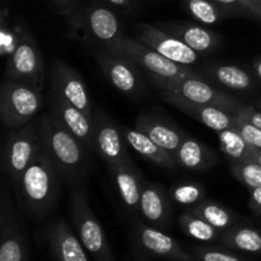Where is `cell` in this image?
Instances as JSON below:
<instances>
[{
	"instance_id": "1",
	"label": "cell",
	"mask_w": 261,
	"mask_h": 261,
	"mask_svg": "<svg viewBox=\"0 0 261 261\" xmlns=\"http://www.w3.org/2000/svg\"><path fill=\"white\" fill-rule=\"evenodd\" d=\"M61 175L45 149L40 150L17 184V195L25 213L43 218L53 212L60 194Z\"/></svg>"
},
{
	"instance_id": "2",
	"label": "cell",
	"mask_w": 261,
	"mask_h": 261,
	"mask_svg": "<svg viewBox=\"0 0 261 261\" xmlns=\"http://www.w3.org/2000/svg\"><path fill=\"white\" fill-rule=\"evenodd\" d=\"M43 149L58 167L61 177L70 184H78L88 173V152L86 145L71 134L54 114L40 120Z\"/></svg>"
},
{
	"instance_id": "3",
	"label": "cell",
	"mask_w": 261,
	"mask_h": 261,
	"mask_svg": "<svg viewBox=\"0 0 261 261\" xmlns=\"http://www.w3.org/2000/svg\"><path fill=\"white\" fill-rule=\"evenodd\" d=\"M43 105L42 89L5 78L0 89V116L7 129H19L35 120Z\"/></svg>"
},
{
	"instance_id": "4",
	"label": "cell",
	"mask_w": 261,
	"mask_h": 261,
	"mask_svg": "<svg viewBox=\"0 0 261 261\" xmlns=\"http://www.w3.org/2000/svg\"><path fill=\"white\" fill-rule=\"evenodd\" d=\"M42 147L40 120H33L19 129L10 130L5 138L2 153V168L4 175L13 181V184H17Z\"/></svg>"
},
{
	"instance_id": "5",
	"label": "cell",
	"mask_w": 261,
	"mask_h": 261,
	"mask_svg": "<svg viewBox=\"0 0 261 261\" xmlns=\"http://www.w3.org/2000/svg\"><path fill=\"white\" fill-rule=\"evenodd\" d=\"M116 54L132 59L142 70L149 75L152 82L175 81V79L196 75L195 71L188 66L171 61L170 59L165 58L140 41L126 36H124L120 42Z\"/></svg>"
},
{
	"instance_id": "6",
	"label": "cell",
	"mask_w": 261,
	"mask_h": 261,
	"mask_svg": "<svg viewBox=\"0 0 261 261\" xmlns=\"http://www.w3.org/2000/svg\"><path fill=\"white\" fill-rule=\"evenodd\" d=\"M43 73L45 64L35 37L27 28L19 25L18 43L7 59L5 78L42 89Z\"/></svg>"
},
{
	"instance_id": "7",
	"label": "cell",
	"mask_w": 261,
	"mask_h": 261,
	"mask_svg": "<svg viewBox=\"0 0 261 261\" xmlns=\"http://www.w3.org/2000/svg\"><path fill=\"white\" fill-rule=\"evenodd\" d=\"M70 216L76 234L87 251L98 261H114L103 228L89 206L83 190H75L71 195Z\"/></svg>"
},
{
	"instance_id": "8",
	"label": "cell",
	"mask_w": 261,
	"mask_h": 261,
	"mask_svg": "<svg viewBox=\"0 0 261 261\" xmlns=\"http://www.w3.org/2000/svg\"><path fill=\"white\" fill-rule=\"evenodd\" d=\"M153 84L157 89H167L196 103L219 107L234 115L244 106V103L239 101L236 97L216 88L198 74L193 76H186V78L175 79V81L153 82Z\"/></svg>"
},
{
	"instance_id": "9",
	"label": "cell",
	"mask_w": 261,
	"mask_h": 261,
	"mask_svg": "<svg viewBox=\"0 0 261 261\" xmlns=\"http://www.w3.org/2000/svg\"><path fill=\"white\" fill-rule=\"evenodd\" d=\"M0 261H27V242L10 199L7 180L0 196Z\"/></svg>"
},
{
	"instance_id": "10",
	"label": "cell",
	"mask_w": 261,
	"mask_h": 261,
	"mask_svg": "<svg viewBox=\"0 0 261 261\" xmlns=\"http://www.w3.org/2000/svg\"><path fill=\"white\" fill-rule=\"evenodd\" d=\"M94 150L107 165L109 170L132 162L126 149V140L121 125L99 110H94Z\"/></svg>"
},
{
	"instance_id": "11",
	"label": "cell",
	"mask_w": 261,
	"mask_h": 261,
	"mask_svg": "<svg viewBox=\"0 0 261 261\" xmlns=\"http://www.w3.org/2000/svg\"><path fill=\"white\" fill-rule=\"evenodd\" d=\"M135 35L138 41L181 65H195L201 59L200 54L186 45L180 37L157 25L140 23L138 24Z\"/></svg>"
},
{
	"instance_id": "12",
	"label": "cell",
	"mask_w": 261,
	"mask_h": 261,
	"mask_svg": "<svg viewBox=\"0 0 261 261\" xmlns=\"http://www.w3.org/2000/svg\"><path fill=\"white\" fill-rule=\"evenodd\" d=\"M51 93L83 111L93 119L94 110L84 79L71 66L55 60L51 70Z\"/></svg>"
},
{
	"instance_id": "13",
	"label": "cell",
	"mask_w": 261,
	"mask_h": 261,
	"mask_svg": "<svg viewBox=\"0 0 261 261\" xmlns=\"http://www.w3.org/2000/svg\"><path fill=\"white\" fill-rule=\"evenodd\" d=\"M96 60L102 73L117 91L129 97H135L142 93L144 89L140 74L142 69L132 59L103 50L97 54Z\"/></svg>"
},
{
	"instance_id": "14",
	"label": "cell",
	"mask_w": 261,
	"mask_h": 261,
	"mask_svg": "<svg viewBox=\"0 0 261 261\" xmlns=\"http://www.w3.org/2000/svg\"><path fill=\"white\" fill-rule=\"evenodd\" d=\"M83 23L93 40L103 46L105 51L116 54L124 36L116 14L110 8L98 2L91 3L84 12Z\"/></svg>"
},
{
	"instance_id": "15",
	"label": "cell",
	"mask_w": 261,
	"mask_h": 261,
	"mask_svg": "<svg viewBox=\"0 0 261 261\" xmlns=\"http://www.w3.org/2000/svg\"><path fill=\"white\" fill-rule=\"evenodd\" d=\"M161 98L165 99L171 106L176 107L177 110L182 111L184 114L189 115L190 117L195 119L196 121L201 122L203 125L208 126L209 129L214 130L216 133L222 132L226 129H234L237 125V116L234 114L222 110L219 107L209 106V105L196 103V102L186 99L173 92L167 89L158 88Z\"/></svg>"
},
{
	"instance_id": "16",
	"label": "cell",
	"mask_w": 261,
	"mask_h": 261,
	"mask_svg": "<svg viewBox=\"0 0 261 261\" xmlns=\"http://www.w3.org/2000/svg\"><path fill=\"white\" fill-rule=\"evenodd\" d=\"M50 105L51 114L55 115L59 121L86 145L87 149L94 150L93 119L53 93H50Z\"/></svg>"
},
{
	"instance_id": "17",
	"label": "cell",
	"mask_w": 261,
	"mask_h": 261,
	"mask_svg": "<svg viewBox=\"0 0 261 261\" xmlns=\"http://www.w3.org/2000/svg\"><path fill=\"white\" fill-rule=\"evenodd\" d=\"M134 232L142 249L154 256H160L171 261H195L188 252L181 249L176 240L163 233L155 227L137 222Z\"/></svg>"
},
{
	"instance_id": "18",
	"label": "cell",
	"mask_w": 261,
	"mask_h": 261,
	"mask_svg": "<svg viewBox=\"0 0 261 261\" xmlns=\"http://www.w3.org/2000/svg\"><path fill=\"white\" fill-rule=\"evenodd\" d=\"M139 213L150 226L158 229L167 228L172 217V200L170 199L168 191L158 184L144 181Z\"/></svg>"
},
{
	"instance_id": "19",
	"label": "cell",
	"mask_w": 261,
	"mask_h": 261,
	"mask_svg": "<svg viewBox=\"0 0 261 261\" xmlns=\"http://www.w3.org/2000/svg\"><path fill=\"white\" fill-rule=\"evenodd\" d=\"M48 242L58 261H88L86 247L63 219L56 221L48 228Z\"/></svg>"
},
{
	"instance_id": "20",
	"label": "cell",
	"mask_w": 261,
	"mask_h": 261,
	"mask_svg": "<svg viewBox=\"0 0 261 261\" xmlns=\"http://www.w3.org/2000/svg\"><path fill=\"white\" fill-rule=\"evenodd\" d=\"M134 127L144 133L153 142L172 154L180 147L182 140L188 137L182 130L176 127L175 125L170 124L153 114H140L135 121Z\"/></svg>"
},
{
	"instance_id": "21",
	"label": "cell",
	"mask_w": 261,
	"mask_h": 261,
	"mask_svg": "<svg viewBox=\"0 0 261 261\" xmlns=\"http://www.w3.org/2000/svg\"><path fill=\"white\" fill-rule=\"evenodd\" d=\"M120 199L130 213H139L144 181L140 177L134 163H122L110 170Z\"/></svg>"
},
{
	"instance_id": "22",
	"label": "cell",
	"mask_w": 261,
	"mask_h": 261,
	"mask_svg": "<svg viewBox=\"0 0 261 261\" xmlns=\"http://www.w3.org/2000/svg\"><path fill=\"white\" fill-rule=\"evenodd\" d=\"M162 27L167 32L180 37L186 45L200 55L213 53L221 42L218 33L208 27L195 23H166Z\"/></svg>"
},
{
	"instance_id": "23",
	"label": "cell",
	"mask_w": 261,
	"mask_h": 261,
	"mask_svg": "<svg viewBox=\"0 0 261 261\" xmlns=\"http://www.w3.org/2000/svg\"><path fill=\"white\" fill-rule=\"evenodd\" d=\"M177 166L191 172H203L216 163L217 157L213 150L195 138L186 137L180 147L173 153Z\"/></svg>"
},
{
	"instance_id": "24",
	"label": "cell",
	"mask_w": 261,
	"mask_h": 261,
	"mask_svg": "<svg viewBox=\"0 0 261 261\" xmlns=\"http://www.w3.org/2000/svg\"><path fill=\"white\" fill-rule=\"evenodd\" d=\"M121 130L127 145L132 147L140 155L147 158L148 161L163 168H173L177 166L172 153L160 147L144 133L139 132L135 127H127L125 125H121Z\"/></svg>"
},
{
	"instance_id": "25",
	"label": "cell",
	"mask_w": 261,
	"mask_h": 261,
	"mask_svg": "<svg viewBox=\"0 0 261 261\" xmlns=\"http://www.w3.org/2000/svg\"><path fill=\"white\" fill-rule=\"evenodd\" d=\"M205 73L219 86L236 92L252 91L255 81L249 71L232 64H213L205 68Z\"/></svg>"
},
{
	"instance_id": "26",
	"label": "cell",
	"mask_w": 261,
	"mask_h": 261,
	"mask_svg": "<svg viewBox=\"0 0 261 261\" xmlns=\"http://www.w3.org/2000/svg\"><path fill=\"white\" fill-rule=\"evenodd\" d=\"M190 211L219 231L228 229L237 221L236 214L231 209L214 200H208V199L201 200L198 205L193 206Z\"/></svg>"
},
{
	"instance_id": "27",
	"label": "cell",
	"mask_w": 261,
	"mask_h": 261,
	"mask_svg": "<svg viewBox=\"0 0 261 261\" xmlns=\"http://www.w3.org/2000/svg\"><path fill=\"white\" fill-rule=\"evenodd\" d=\"M217 135L221 150L228 157L231 163L250 160L255 148L236 129L222 130L217 133Z\"/></svg>"
},
{
	"instance_id": "28",
	"label": "cell",
	"mask_w": 261,
	"mask_h": 261,
	"mask_svg": "<svg viewBox=\"0 0 261 261\" xmlns=\"http://www.w3.org/2000/svg\"><path fill=\"white\" fill-rule=\"evenodd\" d=\"M178 223H180V227L184 231V233L188 234L191 239L196 240V241H213V240L218 239L219 232H221L219 229L209 224L208 222L204 221L203 218L196 216L191 211H188L181 214Z\"/></svg>"
},
{
	"instance_id": "29",
	"label": "cell",
	"mask_w": 261,
	"mask_h": 261,
	"mask_svg": "<svg viewBox=\"0 0 261 261\" xmlns=\"http://www.w3.org/2000/svg\"><path fill=\"white\" fill-rule=\"evenodd\" d=\"M223 244L232 249L246 252L261 251V233L250 227H237L227 231L223 236Z\"/></svg>"
},
{
	"instance_id": "30",
	"label": "cell",
	"mask_w": 261,
	"mask_h": 261,
	"mask_svg": "<svg viewBox=\"0 0 261 261\" xmlns=\"http://www.w3.org/2000/svg\"><path fill=\"white\" fill-rule=\"evenodd\" d=\"M185 8L194 19L204 25H214L228 17V13L213 0H185Z\"/></svg>"
},
{
	"instance_id": "31",
	"label": "cell",
	"mask_w": 261,
	"mask_h": 261,
	"mask_svg": "<svg viewBox=\"0 0 261 261\" xmlns=\"http://www.w3.org/2000/svg\"><path fill=\"white\" fill-rule=\"evenodd\" d=\"M172 203L182 206H195L205 199V188L196 182H181L168 189Z\"/></svg>"
},
{
	"instance_id": "32",
	"label": "cell",
	"mask_w": 261,
	"mask_h": 261,
	"mask_svg": "<svg viewBox=\"0 0 261 261\" xmlns=\"http://www.w3.org/2000/svg\"><path fill=\"white\" fill-rule=\"evenodd\" d=\"M234 177L249 189L261 188V165L254 161H241L231 163Z\"/></svg>"
},
{
	"instance_id": "33",
	"label": "cell",
	"mask_w": 261,
	"mask_h": 261,
	"mask_svg": "<svg viewBox=\"0 0 261 261\" xmlns=\"http://www.w3.org/2000/svg\"><path fill=\"white\" fill-rule=\"evenodd\" d=\"M213 2L223 8L228 13V15L241 14L261 20V12L249 0H213Z\"/></svg>"
},
{
	"instance_id": "34",
	"label": "cell",
	"mask_w": 261,
	"mask_h": 261,
	"mask_svg": "<svg viewBox=\"0 0 261 261\" xmlns=\"http://www.w3.org/2000/svg\"><path fill=\"white\" fill-rule=\"evenodd\" d=\"M234 129L250 143L254 148L261 150V129H259L255 125L250 124L249 121L239 119L237 117V125Z\"/></svg>"
},
{
	"instance_id": "35",
	"label": "cell",
	"mask_w": 261,
	"mask_h": 261,
	"mask_svg": "<svg viewBox=\"0 0 261 261\" xmlns=\"http://www.w3.org/2000/svg\"><path fill=\"white\" fill-rule=\"evenodd\" d=\"M198 257L200 261H242L236 255L214 249L198 250Z\"/></svg>"
},
{
	"instance_id": "36",
	"label": "cell",
	"mask_w": 261,
	"mask_h": 261,
	"mask_svg": "<svg viewBox=\"0 0 261 261\" xmlns=\"http://www.w3.org/2000/svg\"><path fill=\"white\" fill-rule=\"evenodd\" d=\"M236 116L239 119L245 120V121H249L250 124L255 125L259 129H261V110L256 109L255 106H244L239 110V112L236 114Z\"/></svg>"
},
{
	"instance_id": "37",
	"label": "cell",
	"mask_w": 261,
	"mask_h": 261,
	"mask_svg": "<svg viewBox=\"0 0 261 261\" xmlns=\"http://www.w3.org/2000/svg\"><path fill=\"white\" fill-rule=\"evenodd\" d=\"M51 3L63 15H73L75 12V0H51Z\"/></svg>"
},
{
	"instance_id": "38",
	"label": "cell",
	"mask_w": 261,
	"mask_h": 261,
	"mask_svg": "<svg viewBox=\"0 0 261 261\" xmlns=\"http://www.w3.org/2000/svg\"><path fill=\"white\" fill-rule=\"evenodd\" d=\"M249 206L254 213L261 216V188L250 189Z\"/></svg>"
},
{
	"instance_id": "39",
	"label": "cell",
	"mask_w": 261,
	"mask_h": 261,
	"mask_svg": "<svg viewBox=\"0 0 261 261\" xmlns=\"http://www.w3.org/2000/svg\"><path fill=\"white\" fill-rule=\"evenodd\" d=\"M107 2L115 7L121 8V9H132V7L134 5V0H107Z\"/></svg>"
},
{
	"instance_id": "40",
	"label": "cell",
	"mask_w": 261,
	"mask_h": 261,
	"mask_svg": "<svg viewBox=\"0 0 261 261\" xmlns=\"http://www.w3.org/2000/svg\"><path fill=\"white\" fill-rule=\"evenodd\" d=\"M252 66H254L255 75H256L257 79L261 82V58H257L256 60L254 61V64H252Z\"/></svg>"
},
{
	"instance_id": "41",
	"label": "cell",
	"mask_w": 261,
	"mask_h": 261,
	"mask_svg": "<svg viewBox=\"0 0 261 261\" xmlns=\"http://www.w3.org/2000/svg\"><path fill=\"white\" fill-rule=\"evenodd\" d=\"M249 161H254V162H257L259 165H261V150L260 149H256L255 148L254 152H252L251 157H250Z\"/></svg>"
},
{
	"instance_id": "42",
	"label": "cell",
	"mask_w": 261,
	"mask_h": 261,
	"mask_svg": "<svg viewBox=\"0 0 261 261\" xmlns=\"http://www.w3.org/2000/svg\"><path fill=\"white\" fill-rule=\"evenodd\" d=\"M257 107H259V109L261 110V99H260L259 102H257Z\"/></svg>"
},
{
	"instance_id": "43",
	"label": "cell",
	"mask_w": 261,
	"mask_h": 261,
	"mask_svg": "<svg viewBox=\"0 0 261 261\" xmlns=\"http://www.w3.org/2000/svg\"><path fill=\"white\" fill-rule=\"evenodd\" d=\"M260 5H261V0H260Z\"/></svg>"
}]
</instances>
